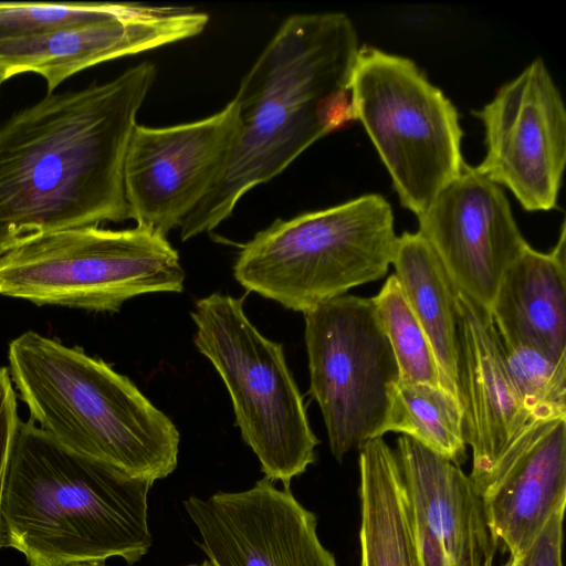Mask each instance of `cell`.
Returning <instances> with one entry per match:
<instances>
[{
  "label": "cell",
  "instance_id": "cell-12",
  "mask_svg": "<svg viewBox=\"0 0 566 566\" xmlns=\"http://www.w3.org/2000/svg\"><path fill=\"white\" fill-rule=\"evenodd\" d=\"M185 510L213 566H337L321 542L316 515L266 478L239 492L190 495Z\"/></svg>",
  "mask_w": 566,
  "mask_h": 566
},
{
  "label": "cell",
  "instance_id": "cell-17",
  "mask_svg": "<svg viewBox=\"0 0 566 566\" xmlns=\"http://www.w3.org/2000/svg\"><path fill=\"white\" fill-rule=\"evenodd\" d=\"M491 535L517 562L566 505V419L533 421L481 492Z\"/></svg>",
  "mask_w": 566,
  "mask_h": 566
},
{
  "label": "cell",
  "instance_id": "cell-2",
  "mask_svg": "<svg viewBox=\"0 0 566 566\" xmlns=\"http://www.w3.org/2000/svg\"><path fill=\"white\" fill-rule=\"evenodd\" d=\"M358 36L343 12L287 17L232 98L238 124L211 188L181 223L180 239L211 232L239 200L326 135L356 120L350 77Z\"/></svg>",
  "mask_w": 566,
  "mask_h": 566
},
{
  "label": "cell",
  "instance_id": "cell-26",
  "mask_svg": "<svg viewBox=\"0 0 566 566\" xmlns=\"http://www.w3.org/2000/svg\"><path fill=\"white\" fill-rule=\"evenodd\" d=\"M564 512H556L514 566H563L562 542Z\"/></svg>",
  "mask_w": 566,
  "mask_h": 566
},
{
  "label": "cell",
  "instance_id": "cell-22",
  "mask_svg": "<svg viewBox=\"0 0 566 566\" xmlns=\"http://www.w3.org/2000/svg\"><path fill=\"white\" fill-rule=\"evenodd\" d=\"M371 298L392 349L400 380L448 390L429 338L406 301L396 276L389 275Z\"/></svg>",
  "mask_w": 566,
  "mask_h": 566
},
{
  "label": "cell",
  "instance_id": "cell-28",
  "mask_svg": "<svg viewBox=\"0 0 566 566\" xmlns=\"http://www.w3.org/2000/svg\"><path fill=\"white\" fill-rule=\"evenodd\" d=\"M187 566H213V565L208 559H205L200 564H190Z\"/></svg>",
  "mask_w": 566,
  "mask_h": 566
},
{
  "label": "cell",
  "instance_id": "cell-23",
  "mask_svg": "<svg viewBox=\"0 0 566 566\" xmlns=\"http://www.w3.org/2000/svg\"><path fill=\"white\" fill-rule=\"evenodd\" d=\"M502 347L507 371L528 416L536 421L566 419V358L553 360L526 345L502 343Z\"/></svg>",
  "mask_w": 566,
  "mask_h": 566
},
{
  "label": "cell",
  "instance_id": "cell-14",
  "mask_svg": "<svg viewBox=\"0 0 566 566\" xmlns=\"http://www.w3.org/2000/svg\"><path fill=\"white\" fill-rule=\"evenodd\" d=\"M458 291L488 310L509 265L527 242L502 188L465 164L417 217Z\"/></svg>",
  "mask_w": 566,
  "mask_h": 566
},
{
  "label": "cell",
  "instance_id": "cell-1",
  "mask_svg": "<svg viewBox=\"0 0 566 566\" xmlns=\"http://www.w3.org/2000/svg\"><path fill=\"white\" fill-rule=\"evenodd\" d=\"M156 75L145 61L0 122V258L49 233L130 219L124 163Z\"/></svg>",
  "mask_w": 566,
  "mask_h": 566
},
{
  "label": "cell",
  "instance_id": "cell-21",
  "mask_svg": "<svg viewBox=\"0 0 566 566\" xmlns=\"http://www.w3.org/2000/svg\"><path fill=\"white\" fill-rule=\"evenodd\" d=\"M385 431L412 438L457 465L465 460L461 400L444 388L399 380L390 395Z\"/></svg>",
  "mask_w": 566,
  "mask_h": 566
},
{
  "label": "cell",
  "instance_id": "cell-8",
  "mask_svg": "<svg viewBox=\"0 0 566 566\" xmlns=\"http://www.w3.org/2000/svg\"><path fill=\"white\" fill-rule=\"evenodd\" d=\"M350 99L400 203L420 216L465 166L455 106L412 60L367 45L356 55Z\"/></svg>",
  "mask_w": 566,
  "mask_h": 566
},
{
  "label": "cell",
  "instance_id": "cell-10",
  "mask_svg": "<svg viewBox=\"0 0 566 566\" xmlns=\"http://www.w3.org/2000/svg\"><path fill=\"white\" fill-rule=\"evenodd\" d=\"M475 116L486 147L475 171L506 187L527 211L556 208L566 164V109L543 59L502 85Z\"/></svg>",
  "mask_w": 566,
  "mask_h": 566
},
{
  "label": "cell",
  "instance_id": "cell-9",
  "mask_svg": "<svg viewBox=\"0 0 566 566\" xmlns=\"http://www.w3.org/2000/svg\"><path fill=\"white\" fill-rule=\"evenodd\" d=\"M303 314L310 394L340 462L386 433L398 366L371 297L344 294Z\"/></svg>",
  "mask_w": 566,
  "mask_h": 566
},
{
  "label": "cell",
  "instance_id": "cell-18",
  "mask_svg": "<svg viewBox=\"0 0 566 566\" xmlns=\"http://www.w3.org/2000/svg\"><path fill=\"white\" fill-rule=\"evenodd\" d=\"M503 344L566 358V228L549 252L528 243L505 270L489 308Z\"/></svg>",
  "mask_w": 566,
  "mask_h": 566
},
{
  "label": "cell",
  "instance_id": "cell-19",
  "mask_svg": "<svg viewBox=\"0 0 566 566\" xmlns=\"http://www.w3.org/2000/svg\"><path fill=\"white\" fill-rule=\"evenodd\" d=\"M399 286L432 346L450 392L459 394V291L420 232L397 238L391 262Z\"/></svg>",
  "mask_w": 566,
  "mask_h": 566
},
{
  "label": "cell",
  "instance_id": "cell-5",
  "mask_svg": "<svg viewBox=\"0 0 566 566\" xmlns=\"http://www.w3.org/2000/svg\"><path fill=\"white\" fill-rule=\"evenodd\" d=\"M397 238L391 206L368 193L275 220L242 245L233 275L247 291L305 313L384 277Z\"/></svg>",
  "mask_w": 566,
  "mask_h": 566
},
{
  "label": "cell",
  "instance_id": "cell-6",
  "mask_svg": "<svg viewBox=\"0 0 566 566\" xmlns=\"http://www.w3.org/2000/svg\"><path fill=\"white\" fill-rule=\"evenodd\" d=\"M185 271L166 235L136 226L69 229L0 258V295L36 305L118 312L136 296L179 293Z\"/></svg>",
  "mask_w": 566,
  "mask_h": 566
},
{
  "label": "cell",
  "instance_id": "cell-15",
  "mask_svg": "<svg viewBox=\"0 0 566 566\" xmlns=\"http://www.w3.org/2000/svg\"><path fill=\"white\" fill-rule=\"evenodd\" d=\"M413 566H493L482 499L459 465L407 436L395 450Z\"/></svg>",
  "mask_w": 566,
  "mask_h": 566
},
{
  "label": "cell",
  "instance_id": "cell-30",
  "mask_svg": "<svg viewBox=\"0 0 566 566\" xmlns=\"http://www.w3.org/2000/svg\"><path fill=\"white\" fill-rule=\"evenodd\" d=\"M3 83H4V81L0 77V90H1V86Z\"/></svg>",
  "mask_w": 566,
  "mask_h": 566
},
{
  "label": "cell",
  "instance_id": "cell-13",
  "mask_svg": "<svg viewBox=\"0 0 566 566\" xmlns=\"http://www.w3.org/2000/svg\"><path fill=\"white\" fill-rule=\"evenodd\" d=\"M209 15L189 6L126 2L106 18L0 41V77L35 73L48 94L87 67L200 34Z\"/></svg>",
  "mask_w": 566,
  "mask_h": 566
},
{
  "label": "cell",
  "instance_id": "cell-27",
  "mask_svg": "<svg viewBox=\"0 0 566 566\" xmlns=\"http://www.w3.org/2000/svg\"><path fill=\"white\" fill-rule=\"evenodd\" d=\"M57 566H107L105 560H82V562H73Z\"/></svg>",
  "mask_w": 566,
  "mask_h": 566
},
{
  "label": "cell",
  "instance_id": "cell-20",
  "mask_svg": "<svg viewBox=\"0 0 566 566\" xmlns=\"http://www.w3.org/2000/svg\"><path fill=\"white\" fill-rule=\"evenodd\" d=\"M359 566H413L403 483L382 438L359 449Z\"/></svg>",
  "mask_w": 566,
  "mask_h": 566
},
{
  "label": "cell",
  "instance_id": "cell-16",
  "mask_svg": "<svg viewBox=\"0 0 566 566\" xmlns=\"http://www.w3.org/2000/svg\"><path fill=\"white\" fill-rule=\"evenodd\" d=\"M458 302L459 394L472 451L469 476L481 495L506 450L536 420L514 388L489 310L461 292Z\"/></svg>",
  "mask_w": 566,
  "mask_h": 566
},
{
  "label": "cell",
  "instance_id": "cell-29",
  "mask_svg": "<svg viewBox=\"0 0 566 566\" xmlns=\"http://www.w3.org/2000/svg\"><path fill=\"white\" fill-rule=\"evenodd\" d=\"M503 566H514V564L509 559Z\"/></svg>",
  "mask_w": 566,
  "mask_h": 566
},
{
  "label": "cell",
  "instance_id": "cell-3",
  "mask_svg": "<svg viewBox=\"0 0 566 566\" xmlns=\"http://www.w3.org/2000/svg\"><path fill=\"white\" fill-rule=\"evenodd\" d=\"M151 486L20 420L1 505L6 547L29 566L111 557L133 566L153 543Z\"/></svg>",
  "mask_w": 566,
  "mask_h": 566
},
{
  "label": "cell",
  "instance_id": "cell-4",
  "mask_svg": "<svg viewBox=\"0 0 566 566\" xmlns=\"http://www.w3.org/2000/svg\"><path fill=\"white\" fill-rule=\"evenodd\" d=\"M8 359L31 420L64 447L150 484L177 468L175 423L104 360L33 331Z\"/></svg>",
  "mask_w": 566,
  "mask_h": 566
},
{
  "label": "cell",
  "instance_id": "cell-24",
  "mask_svg": "<svg viewBox=\"0 0 566 566\" xmlns=\"http://www.w3.org/2000/svg\"><path fill=\"white\" fill-rule=\"evenodd\" d=\"M125 3L0 2V41L103 19L120 11Z\"/></svg>",
  "mask_w": 566,
  "mask_h": 566
},
{
  "label": "cell",
  "instance_id": "cell-11",
  "mask_svg": "<svg viewBox=\"0 0 566 566\" xmlns=\"http://www.w3.org/2000/svg\"><path fill=\"white\" fill-rule=\"evenodd\" d=\"M238 124L231 99L209 117L166 127L137 124L124 163V190L136 226L179 229L219 176Z\"/></svg>",
  "mask_w": 566,
  "mask_h": 566
},
{
  "label": "cell",
  "instance_id": "cell-7",
  "mask_svg": "<svg viewBox=\"0 0 566 566\" xmlns=\"http://www.w3.org/2000/svg\"><path fill=\"white\" fill-rule=\"evenodd\" d=\"M243 302L219 292L198 300L193 342L220 375L235 424L264 478L290 485L315 462L318 440L283 346L261 334Z\"/></svg>",
  "mask_w": 566,
  "mask_h": 566
},
{
  "label": "cell",
  "instance_id": "cell-25",
  "mask_svg": "<svg viewBox=\"0 0 566 566\" xmlns=\"http://www.w3.org/2000/svg\"><path fill=\"white\" fill-rule=\"evenodd\" d=\"M20 423L17 397L9 369L0 367V548L6 547L1 505L14 438Z\"/></svg>",
  "mask_w": 566,
  "mask_h": 566
}]
</instances>
